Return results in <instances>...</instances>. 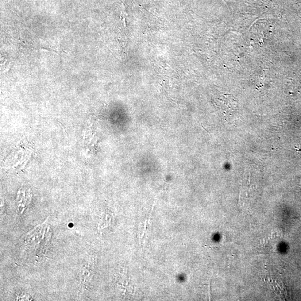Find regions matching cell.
<instances>
[{"label":"cell","instance_id":"1","mask_svg":"<svg viewBox=\"0 0 301 301\" xmlns=\"http://www.w3.org/2000/svg\"><path fill=\"white\" fill-rule=\"evenodd\" d=\"M95 262L94 260L90 258V260L87 261L81 269L80 275V281L81 287L82 289H87L89 283L94 273V264Z\"/></svg>","mask_w":301,"mask_h":301},{"label":"cell","instance_id":"2","mask_svg":"<svg viewBox=\"0 0 301 301\" xmlns=\"http://www.w3.org/2000/svg\"><path fill=\"white\" fill-rule=\"evenodd\" d=\"M41 50H46V51L53 52H55V53H60L56 51V50H53L52 49H50L49 48H41Z\"/></svg>","mask_w":301,"mask_h":301}]
</instances>
